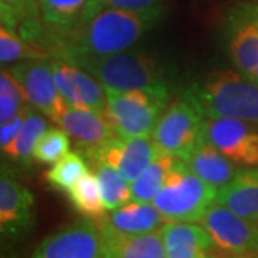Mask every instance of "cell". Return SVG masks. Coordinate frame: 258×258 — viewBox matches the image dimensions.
<instances>
[{"label":"cell","instance_id":"cell-1","mask_svg":"<svg viewBox=\"0 0 258 258\" xmlns=\"http://www.w3.org/2000/svg\"><path fill=\"white\" fill-rule=\"evenodd\" d=\"M165 15L162 5L149 9H105L92 18L76 22L72 28L52 30L56 57L108 56L135 46Z\"/></svg>","mask_w":258,"mask_h":258},{"label":"cell","instance_id":"cell-2","mask_svg":"<svg viewBox=\"0 0 258 258\" xmlns=\"http://www.w3.org/2000/svg\"><path fill=\"white\" fill-rule=\"evenodd\" d=\"M205 119L234 118L258 125V83L232 69L212 71L181 95Z\"/></svg>","mask_w":258,"mask_h":258},{"label":"cell","instance_id":"cell-3","mask_svg":"<svg viewBox=\"0 0 258 258\" xmlns=\"http://www.w3.org/2000/svg\"><path fill=\"white\" fill-rule=\"evenodd\" d=\"M68 62L92 75L103 88L169 95L166 69L161 60L145 50L128 49L113 55L76 57Z\"/></svg>","mask_w":258,"mask_h":258},{"label":"cell","instance_id":"cell-4","mask_svg":"<svg viewBox=\"0 0 258 258\" xmlns=\"http://www.w3.org/2000/svg\"><path fill=\"white\" fill-rule=\"evenodd\" d=\"M218 189L203 181L178 158L154 205L168 221L200 222L217 201Z\"/></svg>","mask_w":258,"mask_h":258},{"label":"cell","instance_id":"cell-5","mask_svg":"<svg viewBox=\"0 0 258 258\" xmlns=\"http://www.w3.org/2000/svg\"><path fill=\"white\" fill-rule=\"evenodd\" d=\"M108 102L106 118L122 138L152 137L169 101L166 93L149 91H116L103 88Z\"/></svg>","mask_w":258,"mask_h":258},{"label":"cell","instance_id":"cell-6","mask_svg":"<svg viewBox=\"0 0 258 258\" xmlns=\"http://www.w3.org/2000/svg\"><path fill=\"white\" fill-rule=\"evenodd\" d=\"M205 118L184 98L172 102L158 120L152 139L159 154L182 158L204 138Z\"/></svg>","mask_w":258,"mask_h":258},{"label":"cell","instance_id":"cell-7","mask_svg":"<svg viewBox=\"0 0 258 258\" xmlns=\"http://www.w3.org/2000/svg\"><path fill=\"white\" fill-rule=\"evenodd\" d=\"M224 37L237 71L254 81L258 72V2H242L228 10Z\"/></svg>","mask_w":258,"mask_h":258},{"label":"cell","instance_id":"cell-8","mask_svg":"<svg viewBox=\"0 0 258 258\" xmlns=\"http://www.w3.org/2000/svg\"><path fill=\"white\" fill-rule=\"evenodd\" d=\"M8 71L22 86L29 103L47 119L57 123L69 105L56 86L52 59L22 60L12 64Z\"/></svg>","mask_w":258,"mask_h":258},{"label":"cell","instance_id":"cell-9","mask_svg":"<svg viewBox=\"0 0 258 258\" xmlns=\"http://www.w3.org/2000/svg\"><path fill=\"white\" fill-rule=\"evenodd\" d=\"M214 247L230 255L258 254V222L249 221L220 204H212L200 220Z\"/></svg>","mask_w":258,"mask_h":258},{"label":"cell","instance_id":"cell-10","mask_svg":"<svg viewBox=\"0 0 258 258\" xmlns=\"http://www.w3.org/2000/svg\"><path fill=\"white\" fill-rule=\"evenodd\" d=\"M35 225V197L20 184L9 166L0 175V232L3 242H18Z\"/></svg>","mask_w":258,"mask_h":258},{"label":"cell","instance_id":"cell-11","mask_svg":"<svg viewBox=\"0 0 258 258\" xmlns=\"http://www.w3.org/2000/svg\"><path fill=\"white\" fill-rule=\"evenodd\" d=\"M30 258H102V234L96 220L82 218L49 234Z\"/></svg>","mask_w":258,"mask_h":258},{"label":"cell","instance_id":"cell-12","mask_svg":"<svg viewBox=\"0 0 258 258\" xmlns=\"http://www.w3.org/2000/svg\"><path fill=\"white\" fill-rule=\"evenodd\" d=\"M258 125L234 118L205 119L204 138L235 165L258 166Z\"/></svg>","mask_w":258,"mask_h":258},{"label":"cell","instance_id":"cell-13","mask_svg":"<svg viewBox=\"0 0 258 258\" xmlns=\"http://www.w3.org/2000/svg\"><path fill=\"white\" fill-rule=\"evenodd\" d=\"M79 151L88 164L102 161L115 168L128 182H132L159 155L152 137L122 138L118 135L101 147Z\"/></svg>","mask_w":258,"mask_h":258},{"label":"cell","instance_id":"cell-14","mask_svg":"<svg viewBox=\"0 0 258 258\" xmlns=\"http://www.w3.org/2000/svg\"><path fill=\"white\" fill-rule=\"evenodd\" d=\"M55 82L69 106L93 109L106 115L108 102L105 89L92 75L64 59H52Z\"/></svg>","mask_w":258,"mask_h":258},{"label":"cell","instance_id":"cell-15","mask_svg":"<svg viewBox=\"0 0 258 258\" xmlns=\"http://www.w3.org/2000/svg\"><path fill=\"white\" fill-rule=\"evenodd\" d=\"M166 220L154 203L129 201L105 214L98 221L101 231L119 235H141L162 228Z\"/></svg>","mask_w":258,"mask_h":258},{"label":"cell","instance_id":"cell-16","mask_svg":"<svg viewBox=\"0 0 258 258\" xmlns=\"http://www.w3.org/2000/svg\"><path fill=\"white\" fill-rule=\"evenodd\" d=\"M57 125L75 139L79 149L101 147L118 137L106 115L93 109L69 106Z\"/></svg>","mask_w":258,"mask_h":258},{"label":"cell","instance_id":"cell-17","mask_svg":"<svg viewBox=\"0 0 258 258\" xmlns=\"http://www.w3.org/2000/svg\"><path fill=\"white\" fill-rule=\"evenodd\" d=\"M161 234L166 258H212L214 242L201 224L168 221Z\"/></svg>","mask_w":258,"mask_h":258},{"label":"cell","instance_id":"cell-18","mask_svg":"<svg viewBox=\"0 0 258 258\" xmlns=\"http://www.w3.org/2000/svg\"><path fill=\"white\" fill-rule=\"evenodd\" d=\"M182 161L194 174L207 184L221 189L238 172V165L225 157L217 147L203 138Z\"/></svg>","mask_w":258,"mask_h":258},{"label":"cell","instance_id":"cell-19","mask_svg":"<svg viewBox=\"0 0 258 258\" xmlns=\"http://www.w3.org/2000/svg\"><path fill=\"white\" fill-rule=\"evenodd\" d=\"M217 204L249 221L258 222V166L238 169L217 194Z\"/></svg>","mask_w":258,"mask_h":258},{"label":"cell","instance_id":"cell-20","mask_svg":"<svg viewBox=\"0 0 258 258\" xmlns=\"http://www.w3.org/2000/svg\"><path fill=\"white\" fill-rule=\"evenodd\" d=\"M101 234L102 258H166L161 230L141 235Z\"/></svg>","mask_w":258,"mask_h":258},{"label":"cell","instance_id":"cell-21","mask_svg":"<svg viewBox=\"0 0 258 258\" xmlns=\"http://www.w3.org/2000/svg\"><path fill=\"white\" fill-rule=\"evenodd\" d=\"M178 157L159 154L149 165L131 182V197L137 203H154L159 191L162 189L166 176Z\"/></svg>","mask_w":258,"mask_h":258},{"label":"cell","instance_id":"cell-22","mask_svg":"<svg viewBox=\"0 0 258 258\" xmlns=\"http://www.w3.org/2000/svg\"><path fill=\"white\" fill-rule=\"evenodd\" d=\"M47 131V122L45 115L32 108L26 115V119L22 129L19 131L16 138L10 142L8 147L2 149V152L10 159L18 161L22 164H30L33 158V151L37 141Z\"/></svg>","mask_w":258,"mask_h":258},{"label":"cell","instance_id":"cell-23","mask_svg":"<svg viewBox=\"0 0 258 258\" xmlns=\"http://www.w3.org/2000/svg\"><path fill=\"white\" fill-rule=\"evenodd\" d=\"M66 194L75 210L86 218L99 221L108 211L102 198L98 178L92 171H88L81 176Z\"/></svg>","mask_w":258,"mask_h":258},{"label":"cell","instance_id":"cell-24","mask_svg":"<svg viewBox=\"0 0 258 258\" xmlns=\"http://www.w3.org/2000/svg\"><path fill=\"white\" fill-rule=\"evenodd\" d=\"M93 172L101 186L102 198L108 211L116 210L122 205L132 201L131 182H128L119 172L111 165L102 161H91Z\"/></svg>","mask_w":258,"mask_h":258},{"label":"cell","instance_id":"cell-25","mask_svg":"<svg viewBox=\"0 0 258 258\" xmlns=\"http://www.w3.org/2000/svg\"><path fill=\"white\" fill-rule=\"evenodd\" d=\"M30 59H53V53L47 47L23 40L15 30L2 25L0 28L2 64H13Z\"/></svg>","mask_w":258,"mask_h":258},{"label":"cell","instance_id":"cell-26","mask_svg":"<svg viewBox=\"0 0 258 258\" xmlns=\"http://www.w3.org/2000/svg\"><path fill=\"white\" fill-rule=\"evenodd\" d=\"M88 165L89 164L82 152H68L47 171L45 179L56 191L68 192L71 186L89 171Z\"/></svg>","mask_w":258,"mask_h":258},{"label":"cell","instance_id":"cell-27","mask_svg":"<svg viewBox=\"0 0 258 258\" xmlns=\"http://www.w3.org/2000/svg\"><path fill=\"white\" fill-rule=\"evenodd\" d=\"M89 0H39L42 19L52 30H64L79 20Z\"/></svg>","mask_w":258,"mask_h":258},{"label":"cell","instance_id":"cell-28","mask_svg":"<svg viewBox=\"0 0 258 258\" xmlns=\"http://www.w3.org/2000/svg\"><path fill=\"white\" fill-rule=\"evenodd\" d=\"M29 105L22 86L9 71L3 68L0 74V122H9Z\"/></svg>","mask_w":258,"mask_h":258},{"label":"cell","instance_id":"cell-29","mask_svg":"<svg viewBox=\"0 0 258 258\" xmlns=\"http://www.w3.org/2000/svg\"><path fill=\"white\" fill-rule=\"evenodd\" d=\"M69 138L71 137L64 129L47 128L46 132L37 141L33 151V159L43 165L55 164L69 152L71 148Z\"/></svg>","mask_w":258,"mask_h":258},{"label":"cell","instance_id":"cell-30","mask_svg":"<svg viewBox=\"0 0 258 258\" xmlns=\"http://www.w3.org/2000/svg\"><path fill=\"white\" fill-rule=\"evenodd\" d=\"M161 3L162 0H89L78 22L92 18L96 13L105 9L142 10L159 6Z\"/></svg>","mask_w":258,"mask_h":258},{"label":"cell","instance_id":"cell-31","mask_svg":"<svg viewBox=\"0 0 258 258\" xmlns=\"http://www.w3.org/2000/svg\"><path fill=\"white\" fill-rule=\"evenodd\" d=\"M32 108H33V106L29 105V106H26L23 111L19 113L18 116H15V118L12 120H9V122L2 123V126H0V148H2V149L5 147H8L10 142L16 138L19 131L22 129L23 123H25V119H26L28 112L30 111Z\"/></svg>","mask_w":258,"mask_h":258},{"label":"cell","instance_id":"cell-32","mask_svg":"<svg viewBox=\"0 0 258 258\" xmlns=\"http://www.w3.org/2000/svg\"><path fill=\"white\" fill-rule=\"evenodd\" d=\"M257 2H258V0H257Z\"/></svg>","mask_w":258,"mask_h":258}]
</instances>
